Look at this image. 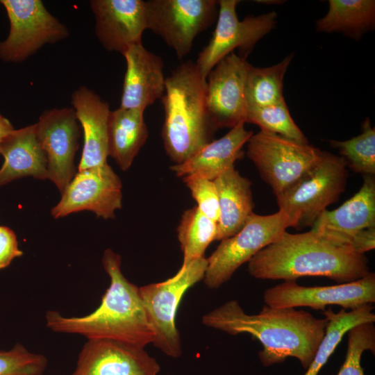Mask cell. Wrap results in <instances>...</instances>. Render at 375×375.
<instances>
[{
	"label": "cell",
	"instance_id": "1",
	"mask_svg": "<svg viewBox=\"0 0 375 375\" xmlns=\"http://www.w3.org/2000/svg\"><path fill=\"white\" fill-rule=\"evenodd\" d=\"M202 323L230 335L248 333L258 340L263 347L259 358L265 367L294 357L308 369L328 320L303 310L274 308L266 304L258 314L248 315L237 300H230L204 315Z\"/></svg>",
	"mask_w": 375,
	"mask_h": 375
},
{
	"label": "cell",
	"instance_id": "2",
	"mask_svg": "<svg viewBox=\"0 0 375 375\" xmlns=\"http://www.w3.org/2000/svg\"><path fill=\"white\" fill-rule=\"evenodd\" d=\"M101 262L110 285L99 306L90 314L79 317H67L56 310H47V328L56 333L81 335L87 340H109L144 348L152 344L154 332L140 288L123 274L121 256L108 248Z\"/></svg>",
	"mask_w": 375,
	"mask_h": 375
},
{
	"label": "cell",
	"instance_id": "3",
	"mask_svg": "<svg viewBox=\"0 0 375 375\" xmlns=\"http://www.w3.org/2000/svg\"><path fill=\"white\" fill-rule=\"evenodd\" d=\"M248 272L258 279L324 276L340 283L369 272L365 254L312 231L295 234L285 231L248 262Z\"/></svg>",
	"mask_w": 375,
	"mask_h": 375
},
{
	"label": "cell",
	"instance_id": "4",
	"mask_svg": "<svg viewBox=\"0 0 375 375\" xmlns=\"http://www.w3.org/2000/svg\"><path fill=\"white\" fill-rule=\"evenodd\" d=\"M206 89V78L192 61L180 64L165 78L161 135L165 152L175 164L214 140L217 129L207 110Z\"/></svg>",
	"mask_w": 375,
	"mask_h": 375
},
{
	"label": "cell",
	"instance_id": "5",
	"mask_svg": "<svg viewBox=\"0 0 375 375\" xmlns=\"http://www.w3.org/2000/svg\"><path fill=\"white\" fill-rule=\"evenodd\" d=\"M347 176L344 160L322 151L312 167L276 196L279 210L288 217L292 228L312 226L329 205L338 201L345 190Z\"/></svg>",
	"mask_w": 375,
	"mask_h": 375
},
{
	"label": "cell",
	"instance_id": "6",
	"mask_svg": "<svg viewBox=\"0 0 375 375\" xmlns=\"http://www.w3.org/2000/svg\"><path fill=\"white\" fill-rule=\"evenodd\" d=\"M207 258H198L167 280L140 288L148 320L154 332L152 344L166 356L177 358L182 355V344L176 324L179 303L185 293L203 280Z\"/></svg>",
	"mask_w": 375,
	"mask_h": 375
},
{
	"label": "cell",
	"instance_id": "7",
	"mask_svg": "<svg viewBox=\"0 0 375 375\" xmlns=\"http://www.w3.org/2000/svg\"><path fill=\"white\" fill-rule=\"evenodd\" d=\"M291 224L281 210L272 215L253 212L243 228L235 235L221 240L207 258L203 278L209 289H217L227 282L235 272L257 253L274 241Z\"/></svg>",
	"mask_w": 375,
	"mask_h": 375
},
{
	"label": "cell",
	"instance_id": "8",
	"mask_svg": "<svg viewBox=\"0 0 375 375\" xmlns=\"http://www.w3.org/2000/svg\"><path fill=\"white\" fill-rule=\"evenodd\" d=\"M247 156L275 196L294 183L319 159L322 151L278 135L260 131L247 142Z\"/></svg>",
	"mask_w": 375,
	"mask_h": 375
},
{
	"label": "cell",
	"instance_id": "9",
	"mask_svg": "<svg viewBox=\"0 0 375 375\" xmlns=\"http://www.w3.org/2000/svg\"><path fill=\"white\" fill-rule=\"evenodd\" d=\"M10 22V31L0 42V59L25 60L46 44L69 36V31L52 15L40 0H1Z\"/></svg>",
	"mask_w": 375,
	"mask_h": 375
},
{
	"label": "cell",
	"instance_id": "10",
	"mask_svg": "<svg viewBox=\"0 0 375 375\" xmlns=\"http://www.w3.org/2000/svg\"><path fill=\"white\" fill-rule=\"evenodd\" d=\"M147 29L158 35L179 59L191 51L195 38L217 19L216 0L146 1Z\"/></svg>",
	"mask_w": 375,
	"mask_h": 375
},
{
	"label": "cell",
	"instance_id": "11",
	"mask_svg": "<svg viewBox=\"0 0 375 375\" xmlns=\"http://www.w3.org/2000/svg\"><path fill=\"white\" fill-rule=\"evenodd\" d=\"M238 0H219L217 24L208 44L195 62L201 76L206 78L216 64L235 49L246 57L256 44L272 31L277 23V13L269 12L249 15L240 20L236 12Z\"/></svg>",
	"mask_w": 375,
	"mask_h": 375
},
{
	"label": "cell",
	"instance_id": "12",
	"mask_svg": "<svg viewBox=\"0 0 375 375\" xmlns=\"http://www.w3.org/2000/svg\"><path fill=\"white\" fill-rule=\"evenodd\" d=\"M312 231L362 253L369 246L368 231L375 227V178L363 176L360 190L340 207L323 211L311 226Z\"/></svg>",
	"mask_w": 375,
	"mask_h": 375
},
{
	"label": "cell",
	"instance_id": "13",
	"mask_svg": "<svg viewBox=\"0 0 375 375\" xmlns=\"http://www.w3.org/2000/svg\"><path fill=\"white\" fill-rule=\"evenodd\" d=\"M266 305L274 308L310 307L324 310L329 305L353 310L375 302V274L330 286L306 287L295 281H286L267 289L263 295Z\"/></svg>",
	"mask_w": 375,
	"mask_h": 375
},
{
	"label": "cell",
	"instance_id": "14",
	"mask_svg": "<svg viewBox=\"0 0 375 375\" xmlns=\"http://www.w3.org/2000/svg\"><path fill=\"white\" fill-rule=\"evenodd\" d=\"M122 183L108 164L78 171L51 209L55 219L83 210L105 219L122 207Z\"/></svg>",
	"mask_w": 375,
	"mask_h": 375
},
{
	"label": "cell",
	"instance_id": "15",
	"mask_svg": "<svg viewBox=\"0 0 375 375\" xmlns=\"http://www.w3.org/2000/svg\"><path fill=\"white\" fill-rule=\"evenodd\" d=\"M35 128L47 159V178L62 194L76 173L74 157L80 129L75 112L73 108L46 110Z\"/></svg>",
	"mask_w": 375,
	"mask_h": 375
},
{
	"label": "cell",
	"instance_id": "16",
	"mask_svg": "<svg viewBox=\"0 0 375 375\" xmlns=\"http://www.w3.org/2000/svg\"><path fill=\"white\" fill-rule=\"evenodd\" d=\"M251 66L246 58L232 52L212 69L206 77V107L217 129L232 128L246 120L244 85Z\"/></svg>",
	"mask_w": 375,
	"mask_h": 375
},
{
	"label": "cell",
	"instance_id": "17",
	"mask_svg": "<svg viewBox=\"0 0 375 375\" xmlns=\"http://www.w3.org/2000/svg\"><path fill=\"white\" fill-rule=\"evenodd\" d=\"M160 366L144 347L87 340L71 375H159Z\"/></svg>",
	"mask_w": 375,
	"mask_h": 375
},
{
	"label": "cell",
	"instance_id": "18",
	"mask_svg": "<svg viewBox=\"0 0 375 375\" xmlns=\"http://www.w3.org/2000/svg\"><path fill=\"white\" fill-rule=\"evenodd\" d=\"M95 33L103 47L122 54L133 45L142 43L147 29L146 1L92 0Z\"/></svg>",
	"mask_w": 375,
	"mask_h": 375
},
{
	"label": "cell",
	"instance_id": "19",
	"mask_svg": "<svg viewBox=\"0 0 375 375\" xmlns=\"http://www.w3.org/2000/svg\"><path fill=\"white\" fill-rule=\"evenodd\" d=\"M122 55L126 70L119 107L144 111L164 94L163 61L142 43L131 46Z\"/></svg>",
	"mask_w": 375,
	"mask_h": 375
},
{
	"label": "cell",
	"instance_id": "20",
	"mask_svg": "<svg viewBox=\"0 0 375 375\" xmlns=\"http://www.w3.org/2000/svg\"><path fill=\"white\" fill-rule=\"evenodd\" d=\"M72 104L83 133L78 171L108 163L109 104L86 86H81L73 92Z\"/></svg>",
	"mask_w": 375,
	"mask_h": 375
},
{
	"label": "cell",
	"instance_id": "21",
	"mask_svg": "<svg viewBox=\"0 0 375 375\" xmlns=\"http://www.w3.org/2000/svg\"><path fill=\"white\" fill-rule=\"evenodd\" d=\"M244 124L239 123L185 162L172 165L171 171L178 177L194 176L214 181L234 167L235 161L243 156L242 148L253 133L246 129Z\"/></svg>",
	"mask_w": 375,
	"mask_h": 375
},
{
	"label": "cell",
	"instance_id": "22",
	"mask_svg": "<svg viewBox=\"0 0 375 375\" xmlns=\"http://www.w3.org/2000/svg\"><path fill=\"white\" fill-rule=\"evenodd\" d=\"M0 154L4 158L0 168V188L26 176L47 179V159L35 124L12 131L3 140Z\"/></svg>",
	"mask_w": 375,
	"mask_h": 375
},
{
	"label": "cell",
	"instance_id": "23",
	"mask_svg": "<svg viewBox=\"0 0 375 375\" xmlns=\"http://www.w3.org/2000/svg\"><path fill=\"white\" fill-rule=\"evenodd\" d=\"M219 215L215 240H222L238 233L253 212L251 182L232 167L214 181Z\"/></svg>",
	"mask_w": 375,
	"mask_h": 375
},
{
	"label": "cell",
	"instance_id": "24",
	"mask_svg": "<svg viewBox=\"0 0 375 375\" xmlns=\"http://www.w3.org/2000/svg\"><path fill=\"white\" fill-rule=\"evenodd\" d=\"M144 110L119 107L108 119V154L122 171L128 170L145 144L149 131Z\"/></svg>",
	"mask_w": 375,
	"mask_h": 375
},
{
	"label": "cell",
	"instance_id": "25",
	"mask_svg": "<svg viewBox=\"0 0 375 375\" xmlns=\"http://www.w3.org/2000/svg\"><path fill=\"white\" fill-rule=\"evenodd\" d=\"M326 14L316 21L317 31L340 33L359 40L375 27L374 0H328Z\"/></svg>",
	"mask_w": 375,
	"mask_h": 375
},
{
	"label": "cell",
	"instance_id": "26",
	"mask_svg": "<svg viewBox=\"0 0 375 375\" xmlns=\"http://www.w3.org/2000/svg\"><path fill=\"white\" fill-rule=\"evenodd\" d=\"M373 310L372 303H368L350 311L342 308L335 313L331 308L323 310L322 313L328 320L325 333L304 375H317L344 334L351 328L362 323L374 322Z\"/></svg>",
	"mask_w": 375,
	"mask_h": 375
},
{
	"label": "cell",
	"instance_id": "27",
	"mask_svg": "<svg viewBox=\"0 0 375 375\" xmlns=\"http://www.w3.org/2000/svg\"><path fill=\"white\" fill-rule=\"evenodd\" d=\"M293 54L267 67L251 65L245 81L244 96L248 106L262 107L285 101L283 78Z\"/></svg>",
	"mask_w": 375,
	"mask_h": 375
},
{
	"label": "cell",
	"instance_id": "28",
	"mask_svg": "<svg viewBox=\"0 0 375 375\" xmlns=\"http://www.w3.org/2000/svg\"><path fill=\"white\" fill-rule=\"evenodd\" d=\"M217 223L202 213L197 206L186 210L177 227V236L183 254L181 268L204 256L209 244L215 240Z\"/></svg>",
	"mask_w": 375,
	"mask_h": 375
},
{
	"label": "cell",
	"instance_id": "29",
	"mask_svg": "<svg viewBox=\"0 0 375 375\" xmlns=\"http://www.w3.org/2000/svg\"><path fill=\"white\" fill-rule=\"evenodd\" d=\"M362 133L344 141L330 140L347 165L362 176L375 175V129L367 117L362 124Z\"/></svg>",
	"mask_w": 375,
	"mask_h": 375
},
{
	"label": "cell",
	"instance_id": "30",
	"mask_svg": "<svg viewBox=\"0 0 375 375\" xmlns=\"http://www.w3.org/2000/svg\"><path fill=\"white\" fill-rule=\"evenodd\" d=\"M245 123L301 144L308 139L292 118L285 101L262 107L248 106Z\"/></svg>",
	"mask_w": 375,
	"mask_h": 375
},
{
	"label": "cell",
	"instance_id": "31",
	"mask_svg": "<svg viewBox=\"0 0 375 375\" xmlns=\"http://www.w3.org/2000/svg\"><path fill=\"white\" fill-rule=\"evenodd\" d=\"M348 347L345 360L337 375H365L360 364L362 353L369 350L375 353L374 322L359 324L348 332Z\"/></svg>",
	"mask_w": 375,
	"mask_h": 375
},
{
	"label": "cell",
	"instance_id": "32",
	"mask_svg": "<svg viewBox=\"0 0 375 375\" xmlns=\"http://www.w3.org/2000/svg\"><path fill=\"white\" fill-rule=\"evenodd\" d=\"M47 358L27 349L20 343L9 350H0V375H42Z\"/></svg>",
	"mask_w": 375,
	"mask_h": 375
},
{
	"label": "cell",
	"instance_id": "33",
	"mask_svg": "<svg viewBox=\"0 0 375 375\" xmlns=\"http://www.w3.org/2000/svg\"><path fill=\"white\" fill-rule=\"evenodd\" d=\"M182 179L196 201L199 210L217 223L219 209L218 194L214 181L194 176H186Z\"/></svg>",
	"mask_w": 375,
	"mask_h": 375
},
{
	"label": "cell",
	"instance_id": "34",
	"mask_svg": "<svg viewBox=\"0 0 375 375\" xmlns=\"http://www.w3.org/2000/svg\"><path fill=\"white\" fill-rule=\"evenodd\" d=\"M22 255L15 232L7 226H0V269L8 267L14 258Z\"/></svg>",
	"mask_w": 375,
	"mask_h": 375
},
{
	"label": "cell",
	"instance_id": "35",
	"mask_svg": "<svg viewBox=\"0 0 375 375\" xmlns=\"http://www.w3.org/2000/svg\"><path fill=\"white\" fill-rule=\"evenodd\" d=\"M15 128L10 122L0 113V153L1 144L7 135Z\"/></svg>",
	"mask_w": 375,
	"mask_h": 375
},
{
	"label": "cell",
	"instance_id": "36",
	"mask_svg": "<svg viewBox=\"0 0 375 375\" xmlns=\"http://www.w3.org/2000/svg\"><path fill=\"white\" fill-rule=\"evenodd\" d=\"M257 3H265V4H280L283 3V1H278V0H260V1H255Z\"/></svg>",
	"mask_w": 375,
	"mask_h": 375
}]
</instances>
